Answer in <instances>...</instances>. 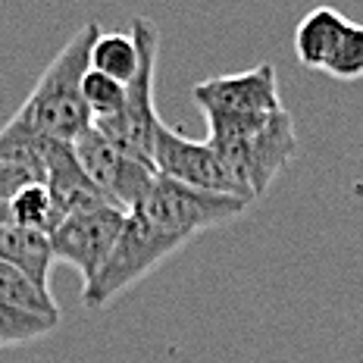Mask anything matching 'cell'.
I'll return each instance as SVG.
<instances>
[{
    "label": "cell",
    "mask_w": 363,
    "mask_h": 363,
    "mask_svg": "<svg viewBox=\"0 0 363 363\" xmlns=\"http://www.w3.org/2000/svg\"><path fill=\"white\" fill-rule=\"evenodd\" d=\"M6 203H10V223L19 225V229H32V232H41V235H50L60 223L54 198H50L44 182L22 188L16 198H10Z\"/></svg>",
    "instance_id": "cell-14"
},
{
    "label": "cell",
    "mask_w": 363,
    "mask_h": 363,
    "mask_svg": "<svg viewBox=\"0 0 363 363\" xmlns=\"http://www.w3.org/2000/svg\"><path fill=\"white\" fill-rule=\"evenodd\" d=\"M44 185H48L50 198H54L60 219L75 213V210L94 207V203H110L97 191L94 182L88 179V172L82 169L69 141L48 138V145H44Z\"/></svg>",
    "instance_id": "cell-10"
},
{
    "label": "cell",
    "mask_w": 363,
    "mask_h": 363,
    "mask_svg": "<svg viewBox=\"0 0 363 363\" xmlns=\"http://www.w3.org/2000/svg\"><path fill=\"white\" fill-rule=\"evenodd\" d=\"M154 169H157V176L176 179L182 185L247 198V191L241 188L235 172L229 169V163L223 160V154L210 141L185 138L179 128H172L166 123L157 128V138H154Z\"/></svg>",
    "instance_id": "cell-7"
},
{
    "label": "cell",
    "mask_w": 363,
    "mask_h": 363,
    "mask_svg": "<svg viewBox=\"0 0 363 363\" xmlns=\"http://www.w3.org/2000/svg\"><path fill=\"white\" fill-rule=\"evenodd\" d=\"M132 38L138 44V72L128 82L125 91V104L116 116L110 119H97L94 128L116 145L119 150H125L135 160L154 166V138L157 128L163 125V119L157 116L154 107V82H157V54H160V28L154 26L147 16H135L132 19Z\"/></svg>",
    "instance_id": "cell-3"
},
{
    "label": "cell",
    "mask_w": 363,
    "mask_h": 363,
    "mask_svg": "<svg viewBox=\"0 0 363 363\" xmlns=\"http://www.w3.org/2000/svg\"><path fill=\"white\" fill-rule=\"evenodd\" d=\"M123 225L125 213L113 203H94V207L75 210V213L60 219L57 229L48 235L50 247H54V260L75 267L85 279V285H91L107 267L113 247L123 235Z\"/></svg>",
    "instance_id": "cell-6"
},
{
    "label": "cell",
    "mask_w": 363,
    "mask_h": 363,
    "mask_svg": "<svg viewBox=\"0 0 363 363\" xmlns=\"http://www.w3.org/2000/svg\"><path fill=\"white\" fill-rule=\"evenodd\" d=\"M0 304H13V307H26L44 316H60V307L54 301L50 289L38 285L35 279H28L22 269L0 263Z\"/></svg>",
    "instance_id": "cell-15"
},
{
    "label": "cell",
    "mask_w": 363,
    "mask_h": 363,
    "mask_svg": "<svg viewBox=\"0 0 363 363\" xmlns=\"http://www.w3.org/2000/svg\"><path fill=\"white\" fill-rule=\"evenodd\" d=\"M342 13L335 6H313L304 19L294 28V57L304 69H316L323 72V63H326L332 41H335L338 28L345 26Z\"/></svg>",
    "instance_id": "cell-12"
},
{
    "label": "cell",
    "mask_w": 363,
    "mask_h": 363,
    "mask_svg": "<svg viewBox=\"0 0 363 363\" xmlns=\"http://www.w3.org/2000/svg\"><path fill=\"white\" fill-rule=\"evenodd\" d=\"M188 241L163 235L160 229L147 225L145 219H138L135 213H125L123 235H119L116 247H113L107 267L101 269V276L91 285L82 289V301L85 307H104L110 304L116 294H123L125 289H132L135 282L154 272L163 260H169L179 247H185Z\"/></svg>",
    "instance_id": "cell-5"
},
{
    "label": "cell",
    "mask_w": 363,
    "mask_h": 363,
    "mask_svg": "<svg viewBox=\"0 0 363 363\" xmlns=\"http://www.w3.org/2000/svg\"><path fill=\"white\" fill-rule=\"evenodd\" d=\"M0 263L22 269L38 285L50 289V269H54V247L50 238L32 229H19L13 223H0Z\"/></svg>",
    "instance_id": "cell-11"
},
{
    "label": "cell",
    "mask_w": 363,
    "mask_h": 363,
    "mask_svg": "<svg viewBox=\"0 0 363 363\" xmlns=\"http://www.w3.org/2000/svg\"><path fill=\"white\" fill-rule=\"evenodd\" d=\"M191 97L203 110V116H254V113L285 110L282 94H279V75L272 63L203 79L191 88Z\"/></svg>",
    "instance_id": "cell-9"
},
{
    "label": "cell",
    "mask_w": 363,
    "mask_h": 363,
    "mask_svg": "<svg viewBox=\"0 0 363 363\" xmlns=\"http://www.w3.org/2000/svg\"><path fill=\"white\" fill-rule=\"evenodd\" d=\"M57 326H60V316H44L26 307L0 304V347L38 342V338L50 335Z\"/></svg>",
    "instance_id": "cell-17"
},
{
    "label": "cell",
    "mask_w": 363,
    "mask_h": 363,
    "mask_svg": "<svg viewBox=\"0 0 363 363\" xmlns=\"http://www.w3.org/2000/svg\"><path fill=\"white\" fill-rule=\"evenodd\" d=\"M125 91H128V85H123V82L110 79V75H104L97 69H88L85 79H82V94H85V104H88L91 116H94V123L97 119L116 116V113L123 110Z\"/></svg>",
    "instance_id": "cell-18"
},
{
    "label": "cell",
    "mask_w": 363,
    "mask_h": 363,
    "mask_svg": "<svg viewBox=\"0 0 363 363\" xmlns=\"http://www.w3.org/2000/svg\"><path fill=\"white\" fill-rule=\"evenodd\" d=\"M75 157H79L82 169L88 172V179L97 185V191L107 198L116 210H128L135 207L145 194L150 191L157 179V169L135 157H128L125 150H119L116 145H110L94 125L88 132H82L72 141Z\"/></svg>",
    "instance_id": "cell-8"
},
{
    "label": "cell",
    "mask_w": 363,
    "mask_h": 363,
    "mask_svg": "<svg viewBox=\"0 0 363 363\" xmlns=\"http://www.w3.org/2000/svg\"><path fill=\"white\" fill-rule=\"evenodd\" d=\"M254 201L235 198V194H216V191H203V188L182 185L176 179L157 176L150 191L135 203L128 213H135L138 219H145L147 225L160 229L163 235L191 241L194 235L216 225H225L232 219L245 216V210Z\"/></svg>",
    "instance_id": "cell-4"
},
{
    "label": "cell",
    "mask_w": 363,
    "mask_h": 363,
    "mask_svg": "<svg viewBox=\"0 0 363 363\" xmlns=\"http://www.w3.org/2000/svg\"><path fill=\"white\" fill-rule=\"evenodd\" d=\"M207 141L223 154L251 201L263 198L298 154V132L289 110L254 116H207Z\"/></svg>",
    "instance_id": "cell-1"
},
{
    "label": "cell",
    "mask_w": 363,
    "mask_h": 363,
    "mask_svg": "<svg viewBox=\"0 0 363 363\" xmlns=\"http://www.w3.org/2000/svg\"><path fill=\"white\" fill-rule=\"evenodd\" d=\"M97 35H101L97 22L82 26L63 44V50L50 60V66L35 82L32 94L19 107V116L32 128H38L44 138L72 145L82 132L94 125V116L82 94V79L91 69V48H94Z\"/></svg>",
    "instance_id": "cell-2"
},
{
    "label": "cell",
    "mask_w": 363,
    "mask_h": 363,
    "mask_svg": "<svg viewBox=\"0 0 363 363\" xmlns=\"http://www.w3.org/2000/svg\"><path fill=\"white\" fill-rule=\"evenodd\" d=\"M138 63H141V54H138V44H135L132 35H119V32H101L91 48V69L110 75V79L128 82L135 79L138 72Z\"/></svg>",
    "instance_id": "cell-13"
},
{
    "label": "cell",
    "mask_w": 363,
    "mask_h": 363,
    "mask_svg": "<svg viewBox=\"0 0 363 363\" xmlns=\"http://www.w3.org/2000/svg\"><path fill=\"white\" fill-rule=\"evenodd\" d=\"M323 72L338 82L363 79V26L360 22L345 19V26L338 28L335 41H332L326 63H323Z\"/></svg>",
    "instance_id": "cell-16"
},
{
    "label": "cell",
    "mask_w": 363,
    "mask_h": 363,
    "mask_svg": "<svg viewBox=\"0 0 363 363\" xmlns=\"http://www.w3.org/2000/svg\"><path fill=\"white\" fill-rule=\"evenodd\" d=\"M44 182V169L19 160H0V201L16 198L22 188Z\"/></svg>",
    "instance_id": "cell-19"
}]
</instances>
